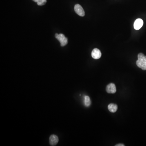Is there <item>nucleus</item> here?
Instances as JSON below:
<instances>
[{
    "instance_id": "4",
    "label": "nucleus",
    "mask_w": 146,
    "mask_h": 146,
    "mask_svg": "<svg viewBox=\"0 0 146 146\" xmlns=\"http://www.w3.org/2000/svg\"><path fill=\"white\" fill-rule=\"evenodd\" d=\"M106 91L108 94H115L116 91L115 85L112 83L109 84L107 86Z\"/></svg>"
},
{
    "instance_id": "7",
    "label": "nucleus",
    "mask_w": 146,
    "mask_h": 146,
    "mask_svg": "<svg viewBox=\"0 0 146 146\" xmlns=\"http://www.w3.org/2000/svg\"><path fill=\"white\" fill-rule=\"evenodd\" d=\"M143 25V21L140 18L137 19L135 21L134 23V28L136 30H139Z\"/></svg>"
},
{
    "instance_id": "2",
    "label": "nucleus",
    "mask_w": 146,
    "mask_h": 146,
    "mask_svg": "<svg viewBox=\"0 0 146 146\" xmlns=\"http://www.w3.org/2000/svg\"><path fill=\"white\" fill-rule=\"evenodd\" d=\"M56 38L60 42V45L61 46H64L67 44V39L65 38V35L63 34H58Z\"/></svg>"
},
{
    "instance_id": "9",
    "label": "nucleus",
    "mask_w": 146,
    "mask_h": 146,
    "mask_svg": "<svg viewBox=\"0 0 146 146\" xmlns=\"http://www.w3.org/2000/svg\"><path fill=\"white\" fill-rule=\"evenodd\" d=\"M84 103L86 107H89L91 104V101L90 100V98L88 96H85V99H84Z\"/></svg>"
},
{
    "instance_id": "5",
    "label": "nucleus",
    "mask_w": 146,
    "mask_h": 146,
    "mask_svg": "<svg viewBox=\"0 0 146 146\" xmlns=\"http://www.w3.org/2000/svg\"><path fill=\"white\" fill-rule=\"evenodd\" d=\"M58 142V137L56 135H51L49 137V143L51 146H56L57 145Z\"/></svg>"
},
{
    "instance_id": "3",
    "label": "nucleus",
    "mask_w": 146,
    "mask_h": 146,
    "mask_svg": "<svg viewBox=\"0 0 146 146\" xmlns=\"http://www.w3.org/2000/svg\"><path fill=\"white\" fill-rule=\"evenodd\" d=\"M74 10L76 13L80 16H84L85 12L83 8L79 4H76L74 6Z\"/></svg>"
},
{
    "instance_id": "6",
    "label": "nucleus",
    "mask_w": 146,
    "mask_h": 146,
    "mask_svg": "<svg viewBox=\"0 0 146 146\" xmlns=\"http://www.w3.org/2000/svg\"><path fill=\"white\" fill-rule=\"evenodd\" d=\"M91 56L94 59H98L101 57V53L99 49H95L93 50L91 53Z\"/></svg>"
},
{
    "instance_id": "11",
    "label": "nucleus",
    "mask_w": 146,
    "mask_h": 146,
    "mask_svg": "<svg viewBox=\"0 0 146 146\" xmlns=\"http://www.w3.org/2000/svg\"><path fill=\"white\" fill-rule=\"evenodd\" d=\"M116 146H124L125 145H124L123 144H117V145H115Z\"/></svg>"
},
{
    "instance_id": "8",
    "label": "nucleus",
    "mask_w": 146,
    "mask_h": 146,
    "mask_svg": "<svg viewBox=\"0 0 146 146\" xmlns=\"http://www.w3.org/2000/svg\"><path fill=\"white\" fill-rule=\"evenodd\" d=\"M108 109L109 111L111 112H115L118 109V106L117 105L114 103H110L108 105Z\"/></svg>"
},
{
    "instance_id": "10",
    "label": "nucleus",
    "mask_w": 146,
    "mask_h": 146,
    "mask_svg": "<svg viewBox=\"0 0 146 146\" xmlns=\"http://www.w3.org/2000/svg\"><path fill=\"white\" fill-rule=\"evenodd\" d=\"M34 2H37V4L39 6L44 5L47 2L46 0H35Z\"/></svg>"
},
{
    "instance_id": "1",
    "label": "nucleus",
    "mask_w": 146,
    "mask_h": 146,
    "mask_svg": "<svg viewBox=\"0 0 146 146\" xmlns=\"http://www.w3.org/2000/svg\"><path fill=\"white\" fill-rule=\"evenodd\" d=\"M138 59L136 61V65L138 67L144 70H146V56L143 53H140L138 56Z\"/></svg>"
}]
</instances>
